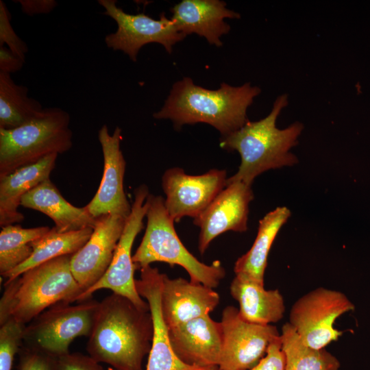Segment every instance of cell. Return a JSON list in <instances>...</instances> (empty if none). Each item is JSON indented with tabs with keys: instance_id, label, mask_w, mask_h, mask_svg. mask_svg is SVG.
Returning a JSON list of instances; mask_svg holds the SVG:
<instances>
[{
	"instance_id": "obj_33",
	"label": "cell",
	"mask_w": 370,
	"mask_h": 370,
	"mask_svg": "<svg viewBox=\"0 0 370 370\" xmlns=\"http://www.w3.org/2000/svg\"><path fill=\"white\" fill-rule=\"evenodd\" d=\"M14 2H18L23 13L29 16L50 13L58 5L54 0H18Z\"/></svg>"
},
{
	"instance_id": "obj_18",
	"label": "cell",
	"mask_w": 370,
	"mask_h": 370,
	"mask_svg": "<svg viewBox=\"0 0 370 370\" xmlns=\"http://www.w3.org/2000/svg\"><path fill=\"white\" fill-rule=\"evenodd\" d=\"M212 288L162 273L160 308L168 328L209 314L219 303Z\"/></svg>"
},
{
	"instance_id": "obj_34",
	"label": "cell",
	"mask_w": 370,
	"mask_h": 370,
	"mask_svg": "<svg viewBox=\"0 0 370 370\" xmlns=\"http://www.w3.org/2000/svg\"><path fill=\"white\" fill-rule=\"evenodd\" d=\"M25 63L5 47H0V72L11 74L20 71Z\"/></svg>"
},
{
	"instance_id": "obj_12",
	"label": "cell",
	"mask_w": 370,
	"mask_h": 370,
	"mask_svg": "<svg viewBox=\"0 0 370 370\" xmlns=\"http://www.w3.org/2000/svg\"><path fill=\"white\" fill-rule=\"evenodd\" d=\"M225 170L211 169L199 175H188L179 167L163 174L162 187L166 195V210L174 222L184 217L195 219L225 187Z\"/></svg>"
},
{
	"instance_id": "obj_36",
	"label": "cell",
	"mask_w": 370,
	"mask_h": 370,
	"mask_svg": "<svg viewBox=\"0 0 370 370\" xmlns=\"http://www.w3.org/2000/svg\"><path fill=\"white\" fill-rule=\"evenodd\" d=\"M218 370H220L219 369Z\"/></svg>"
},
{
	"instance_id": "obj_19",
	"label": "cell",
	"mask_w": 370,
	"mask_h": 370,
	"mask_svg": "<svg viewBox=\"0 0 370 370\" xmlns=\"http://www.w3.org/2000/svg\"><path fill=\"white\" fill-rule=\"evenodd\" d=\"M171 12V18L180 32L186 36L195 33L218 47L223 45L221 36L230 31L224 19L241 18L239 13L228 9L226 3L219 0H183Z\"/></svg>"
},
{
	"instance_id": "obj_4",
	"label": "cell",
	"mask_w": 370,
	"mask_h": 370,
	"mask_svg": "<svg viewBox=\"0 0 370 370\" xmlns=\"http://www.w3.org/2000/svg\"><path fill=\"white\" fill-rule=\"evenodd\" d=\"M71 256L49 260L5 281L0 300V325L12 319L26 325L47 308L77 301L83 290L71 272Z\"/></svg>"
},
{
	"instance_id": "obj_31",
	"label": "cell",
	"mask_w": 370,
	"mask_h": 370,
	"mask_svg": "<svg viewBox=\"0 0 370 370\" xmlns=\"http://www.w3.org/2000/svg\"><path fill=\"white\" fill-rule=\"evenodd\" d=\"M56 370H104L90 356L68 353L55 357Z\"/></svg>"
},
{
	"instance_id": "obj_22",
	"label": "cell",
	"mask_w": 370,
	"mask_h": 370,
	"mask_svg": "<svg viewBox=\"0 0 370 370\" xmlns=\"http://www.w3.org/2000/svg\"><path fill=\"white\" fill-rule=\"evenodd\" d=\"M230 289L238 303L239 314L245 321L269 325L283 318L286 306L278 289L266 290L264 284L242 274H235Z\"/></svg>"
},
{
	"instance_id": "obj_26",
	"label": "cell",
	"mask_w": 370,
	"mask_h": 370,
	"mask_svg": "<svg viewBox=\"0 0 370 370\" xmlns=\"http://www.w3.org/2000/svg\"><path fill=\"white\" fill-rule=\"evenodd\" d=\"M286 358L285 370H339L338 358L324 349H314L304 345L286 322L280 333Z\"/></svg>"
},
{
	"instance_id": "obj_1",
	"label": "cell",
	"mask_w": 370,
	"mask_h": 370,
	"mask_svg": "<svg viewBox=\"0 0 370 370\" xmlns=\"http://www.w3.org/2000/svg\"><path fill=\"white\" fill-rule=\"evenodd\" d=\"M153 333L150 310L136 306L127 298L112 293L99 304L87 352L98 362L115 370H143Z\"/></svg>"
},
{
	"instance_id": "obj_25",
	"label": "cell",
	"mask_w": 370,
	"mask_h": 370,
	"mask_svg": "<svg viewBox=\"0 0 370 370\" xmlns=\"http://www.w3.org/2000/svg\"><path fill=\"white\" fill-rule=\"evenodd\" d=\"M28 88L17 84L10 74L0 72V128L12 130L40 116L44 108L27 95Z\"/></svg>"
},
{
	"instance_id": "obj_14",
	"label": "cell",
	"mask_w": 370,
	"mask_h": 370,
	"mask_svg": "<svg viewBox=\"0 0 370 370\" xmlns=\"http://www.w3.org/2000/svg\"><path fill=\"white\" fill-rule=\"evenodd\" d=\"M253 199L250 185L241 182L226 183L207 208L193 220L200 229L198 249L201 254L220 234L247 230L249 205Z\"/></svg>"
},
{
	"instance_id": "obj_13",
	"label": "cell",
	"mask_w": 370,
	"mask_h": 370,
	"mask_svg": "<svg viewBox=\"0 0 370 370\" xmlns=\"http://www.w3.org/2000/svg\"><path fill=\"white\" fill-rule=\"evenodd\" d=\"M103 157V173L99 187L91 201L85 206L95 218L114 214L125 219L132 210L124 190L126 162L120 148L121 129L116 127L110 134L106 125L98 132Z\"/></svg>"
},
{
	"instance_id": "obj_3",
	"label": "cell",
	"mask_w": 370,
	"mask_h": 370,
	"mask_svg": "<svg viewBox=\"0 0 370 370\" xmlns=\"http://www.w3.org/2000/svg\"><path fill=\"white\" fill-rule=\"evenodd\" d=\"M288 104V95L282 94L276 98L266 117L248 121L240 129L221 137L220 147L238 151L241 159L238 171L226 183L241 182L251 186L254 180L264 171L298 162L290 150L298 143L303 123L296 121L284 129L276 127L278 117Z\"/></svg>"
},
{
	"instance_id": "obj_27",
	"label": "cell",
	"mask_w": 370,
	"mask_h": 370,
	"mask_svg": "<svg viewBox=\"0 0 370 370\" xmlns=\"http://www.w3.org/2000/svg\"><path fill=\"white\" fill-rule=\"evenodd\" d=\"M50 227L23 228L8 225L0 232V273L3 276L26 261L33 252L32 243L43 236Z\"/></svg>"
},
{
	"instance_id": "obj_8",
	"label": "cell",
	"mask_w": 370,
	"mask_h": 370,
	"mask_svg": "<svg viewBox=\"0 0 370 370\" xmlns=\"http://www.w3.org/2000/svg\"><path fill=\"white\" fill-rule=\"evenodd\" d=\"M354 308L353 303L342 292L319 287L293 304L288 323L304 345L321 349L342 336L343 332L334 326L335 321Z\"/></svg>"
},
{
	"instance_id": "obj_35",
	"label": "cell",
	"mask_w": 370,
	"mask_h": 370,
	"mask_svg": "<svg viewBox=\"0 0 370 370\" xmlns=\"http://www.w3.org/2000/svg\"><path fill=\"white\" fill-rule=\"evenodd\" d=\"M106 370H115V369L110 367H108Z\"/></svg>"
},
{
	"instance_id": "obj_2",
	"label": "cell",
	"mask_w": 370,
	"mask_h": 370,
	"mask_svg": "<svg viewBox=\"0 0 370 370\" xmlns=\"http://www.w3.org/2000/svg\"><path fill=\"white\" fill-rule=\"evenodd\" d=\"M260 92L249 82L240 86L222 83L219 89L209 90L184 77L173 85L164 106L153 116L170 119L177 129L186 124L207 123L221 136H226L249 121L247 109Z\"/></svg>"
},
{
	"instance_id": "obj_6",
	"label": "cell",
	"mask_w": 370,
	"mask_h": 370,
	"mask_svg": "<svg viewBox=\"0 0 370 370\" xmlns=\"http://www.w3.org/2000/svg\"><path fill=\"white\" fill-rule=\"evenodd\" d=\"M70 120L66 111L50 107L20 127L0 128V178L49 155L68 151L73 145Z\"/></svg>"
},
{
	"instance_id": "obj_24",
	"label": "cell",
	"mask_w": 370,
	"mask_h": 370,
	"mask_svg": "<svg viewBox=\"0 0 370 370\" xmlns=\"http://www.w3.org/2000/svg\"><path fill=\"white\" fill-rule=\"evenodd\" d=\"M93 228L60 232L55 227L32 244L33 252L23 263L5 273L3 277L10 281L25 271L54 258L73 255L90 238Z\"/></svg>"
},
{
	"instance_id": "obj_32",
	"label": "cell",
	"mask_w": 370,
	"mask_h": 370,
	"mask_svg": "<svg viewBox=\"0 0 370 370\" xmlns=\"http://www.w3.org/2000/svg\"><path fill=\"white\" fill-rule=\"evenodd\" d=\"M286 358L282 347L281 335L269 346L265 356L248 370H285Z\"/></svg>"
},
{
	"instance_id": "obj_20",
	"label": "cell",
	"mask_w": 370,
	"mask_h": 370,
	"mask_svg": "<svg viewBox=\"0 0 370 370\" xmlns=\"http://www.w3.org/2000/svg\"><path fill=\"white\" fill-rule=\"evenodd\" d=\"M21 206L48 216L60 232L94 228L96 225L97 219L85 206L79 208L70 204L49 178L27 193L21 199Z\"/></svg>"
},
{
	"instance_id": "obj_28",
	"label": "cell",
	"mask_w": 370,
	"mask_h": 370,
	"mask_svg": "<svg viewBox=\"0 0 370 370\" xmlns=\"http://www.w3.org/2000/svg\"><path fill=\"white\" fill-rule=\"evenodd\" d=\"M26 325L10 319L0 328V370H12L14 356L23 342Z\"/></svg>"
},
{
	"instance_id": "obj_30",
	"label": "cell",
	"mask_w": 370,
	"mask_h": 370,
	"mask_svg": "<svg viewBox=\"0 0 370 370\" xmlns=\"http://www.w3.org/2000/svg\"><path fill=\"white\" fill-rule=\"evenodd\" d=\"M18 370H56L55 357L36 349L23 347Z\"/></svg>"
},
{
	"instance_id": "obj_5",
	"label": "cell",
	"mask_w": 370,
	"mask_h": 370,
	"mask_svg": "<svg viewBox=\"0 0 370 370\" xmlns=\"http://www.w3.org/2000/svg\"><path fill=\"white\" fill-rule=\"evenodd\" d=\"M146 203L145 232L132 256L136 269L140 270L156 262L171 267L179 265L187 271L191 282L212 288L217 287L225 275L220 261L206 264L185 247L176 233L175 222L166 210L164 198L149 194Z\"/></svg>"
},
{
	"instance_id": "obj_9",
	"label": "cell",
	"mask_w": 370,
	"mask_h": 370,
	"mask_svg": "<svg viewBox=\"0 0 370 370\" xmlns=\"http://www.w3.org/2000/svg\"><path fill=\"white\" fill-rule=\"evenodd\" d=\"M149 194L145 184L135 189L132 210L126 219L110 267L98 282L81 293L77 301L81 302L88 300L95 292L101 289H109L114 293L127 298L138 308L149 310L148 302L144 301L136 289L134 278L136 268L132 255L134 241L144 226L143 219L147 213L146 200Z\"/></svg>"
},
{
	"instance_id": "obj_29",
	"label": "cell",
	"mask_w": 370,
	"mask_h": 370,
	"mask_svg": "<svg viewBox=\"0 0 370 370\" xmlns=\"http://www.w3.org/2000/svg\"><path fill=\"white\" fill-rule=\"evenodd\" d=\"M11 15L5 3L0 1V47L4 44L15 55L25 62L28 47L15 32L10 23Z\"/></svg>"
},
{
	"instance_id": "obj_11",
	"label": "cell",
	"mask_w": 370,
	"mask_h": 370,
	"mask_svg": "<svg viewBox=\"0 0 370 370\" xmlns=\"http://www.w3.org/2000/svg\"><path fill=\"white\" fill-rule=\"evenodd\" d=\"M222 350L220 370H248L265 356L269 345L280 336L276 326L260 325L243 319L238 309L226 306L220 321Z\"/></svg>"
},
{
	"instance_id": "obj_16",
	"label": "cell",
	"mask_w": 370,
	"mask_h": 370,
	"mask_svg": "<svg viewBox=\"0 0 370 370\" xmlns=\"http://www.w3.org/2000/svg\"><path fill=\"white\" fill-rule=\"evenodd\" d=\"M140 271V278L135 281L136 289L149 304L153 324L151 347L145 370H218L219 367L189 365L178 358L171 345L168 328L161 312L162 273L150 265Z\"/></svg>"
},
{
	"instance_id": "obj_21",
	"label": "cell",
	"mask_w": 370,
	"mask_h": 370,
	"mask_svg": "<svg viewBox=\"0 0 370 370\" xmlns=\"http://www.w3.org/2000/svg\"><path fill=\"white\" fill-rule=\"evenodd\" d=\"M58 154L49 155L36 163L16 169L0 178V226L21 223L25 219L18 211L22 197L49 178Z\"/></svg>"
},
{
	"instance_id": "obj_17",
	"label": "cell",
	"mask_w": 370,
	"mask_h": 370,
	"mask_svg": "<svg viewBox=\"0 0 370 370\" xmlns=\"http://www.w3.org/2000/svg\"><path fill=\"white\" fill-rule=\"evenodd\" d=\"M173 349L184 363L202 367H219L222 350L220 322L209 314L168 328Z\"/></svg>"
},
{
	"instance_id": "obj_23",
	"label": "cell",
	"mask_w": 370,
	"mask_h": 370,
	"mask_svg": "<svg viewBox=\"0 0 370 370\" xmlns=\"http://www.w3.org/2000/svg\"><path fill=\"white\" fill-rule=\"evenodd\" d=\"M290 216V210L282 206L269 212L260 220L257 236L251 247L234 264L235 274L244 275L264 284L269 251L278 233Z\"/></svg>"
},
{
	"instance_id": "obj_10",
	"label": "cell",
	"mask_w": 370,
	"mask_h": 370,
	"mask_svg": "<svg viewBox=\"0 0 370 370\" xmlns=\"http://www.w3.org/2000/svg\"><path fill=\"white\" fill-rule=\"evenodd\" d=\"M98 3L105 9L103 14L112 18L117 25L116 31L105 37L107 47L123 51L133 62H136L140 49L147 44L159 43L171 53L173 46L186 37L164 13L160 14L159 19H155L145 13H126L114 0H99Z\"/></svg>"
},
{
	"instance_id": "obj_15",
	"label": "cell",
	"mask_w": 370,
	"mask_h": 370,
	"mask_svg": "<svg viewBox=\"0 0 370 370\" xmlns=\"http://www.w3.org/2000/svg\"><path fill=\"white\" fill-rule=\"evenodd\" d=\"M126 219L114 214L97 218L88 241L71 257V272L83 291L105 274L112 260Z\"/></svg>"
},
{
	"instance_id": "obj_7",
	"label": "cell",
	"mask_w": 370,
	"mask_h": 370,
	"mask_svg": "<svg viewBox=\"0 0 370 370\" xmlns=\"http://www.w3.org/2000/svg\"><path fill=\"white\" fill-rule=\"evenodd\" d=\"M100 302L86 300L77 305L59 303L45 310L26 325V347L53 357L69 353L71 342L78 336H89Z\"/></svg>"
}]
</instances>
